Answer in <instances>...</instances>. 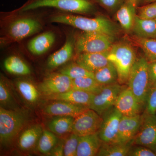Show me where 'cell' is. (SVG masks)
Here are the masks:
<instances>
[{"label": "cell", "instance_id": "26", "mask_svg": "<svg viewBox=\"0 0 156 156\" xmlns=\"http://www.w3.org/2000/svg\"><path fill=\"white\" fill-rule=\"evenodd\" d=\"M94 77L102 86L119 83V76L116 69L111 62L105 66L94 72Z\"/></svg>", "mask_w": 156, "mask_h": 156}, {"label": "cell", "instance_id": "21", "mask_svg": "<svg viewBox=\"0 0 156 156\" xmlns=\"http://www.w3.org/2000/svg\"><path fill=\"white\" fill-rule=\"evenodd\" d=\"M74 48L73 39L69 38L62 48L49 56L47 61L48 68L54 69L65 64L73 57Z\"/></svg>", "mask_w": 156, "mask_h": 156}, {"label": "cell", "instance_id": "29", "mask_svg": "<svg viewBox=\"0 0 156 156\" xmlns=\"http://www.w3.org/2000/svg\"><path fill=\"white\" fill-rule=\"evenodd\" d=\"M59 140L56 134L49 130L44 129L43 130L37 144V150L43 154L49 155Z\"/></svg>", "mask_w": 156, "mask_h": 156}, {"label": "cell", "instance_id": "44", "mask_svg": "<svg viewBox=\"0 0 156 156\" xmlns=\"http://www.w3.org/2000/svg\"></svg>", "mask_w": 156, "mask_h": 156}, {"label": "cell", "instance_id": "40", "mask_svg": "<svg viewBox=\"0 0 156 156\" xmlns=\"http://www.w3.org/2000/svg\"><path fill=\"white\" fill-rule=\"evenodd\" d=\"M149 76L151 83H156V61L148 62Z\"/></svg>", "mask_w": 156, "mask_h": 156}, {"label": "cell", "instance_id": "43", "mask_svg": "<svg viewBox=\"0 0 156 156\" xmlns=\"http://www.w3.org/2000/svg\"><path fill=\"white\" fill-rule=\"evenodd\" d=\"M155 20H156V18H155Z\"/></svg>", "mask_w": 156, "mask_h": 156}, {"label": "cell", "instance_id": "10", "mask_svg": "<svg viewBox=\"0 0 156 156\" xmlns=\"http://www.w3.org/2000/svg\"><path fill=\"white\" fill-rule=\"evenodd\" d=\"M41 95L45 97L64 93L72 89L73 80L61 73L48 74L38 87Z\"/></svg>", "mask_w": 156, "mask_h": 156}, {"label": "cell", "instance_id": "3", "mask_svg": "<svg viewBox=\"0 0 156 156\" xmlns=\"http://www.w3.org/2000/svg\"><path fill=\"white\" fill-rule=\"evenodd\" d=\"M108 58L116 69L119 83L127 84L131 69L137 58L132 45L125 42L114 43L108 50Z\"/></svg>", "mask_w": 156, "mask_h": 156}, {"label": "cell", "instance_id": "8", "mask_svg": "<svg viewBox=\"0 0 156 156\" xmlns=\"http://www.w3.org/2000/svg\"><path fill=\"white\" fill-rule=\"evenodd\" d=\"M103 121L102 116L89 108L74 118L72 133L79 136L98 133Z\"/></svg>", "mask_w": 156, "mask_h": 156}, {"label": "cell", "instance_id": "30", "mask_svg": "<svg viewBox=\"0 0 156 156\" xmlns=\"http://www.w3.org/2000/svg\"><path fill=\"white\" fill-rule=\"evenodd\" d=\"M12 90L3 78L0 81V103L3 108L11 110L21 109L14 98Z\"/></svg>", "mask_w": 156, "mask_h": 156}, {"label": "cell", "instance_id": "35", "mask_svg": "<svg viewBox=\"0 0 156 156\" xmlns=\"http://www.w3.org/2000/svg\"><path fill=\"white\" fill-rule=\"evenodd\" d=\"M79 140L80 136L73 133L65 140L64 156H76Z\"/></svg>", "mask_w": 156, "mask_h": 156}, {"label": "cell", "instance_id": "4", "mask_svg": "<svg viewBox=\"0 0 156 156\" xmlns=\"http://www.w3.org/2000/svg\"><path fill=\"white\" fill-rule=\"evenodd\" d=\"M95 0H29L20 8V12H27L43 8H53L65 12L87 14L95 11Z\"/></svg>", "mask_w": 156, "mask_h": 156}, {"label": "cell", "instance_id": "27", "mask_svg": "<svg viewBox=\"0 0 156 156\" xmlns=\"http://www.w3.org/2000/svg\"><path fill=\"white\" fill-rule=\"evenodd\" d=\"M133 140L126 144L102 143L97 156H126L132 146Z\"/></svg>", "mask_w": 156, "mask_h": 156}, {"label": "cell", "instance_id": "7", "mask_svg": "<svg viewBox=\"0 0 156 156\" xmlns=\"http://www.w3.org/2000/svg\"><path fill=\"white\" fill-rule=\"evenodd\" d=\"M122 85L119 83L103 86L96 94H94L89 108L92 109L100 115L114 107L118 96L124 89Z\"/></svg>", "mask_w": 156, "mask_h": 156}, {"label": "cell", "instance_id": "17", "mask_svg": "<svg viewBox=\"0 0 156 156\" xmlns=\"http://www.w3.org/2000/svg\"><path fill=\"white\" fill-rule=\"evenodd\" d=\"M43 130L40 124L31 125L23 129L17 139L18 148L27 151L36 147Z\"/></svg>", "mask_w": 156, "mask_h": 156}, {"label": "cell", "instance_id": "25", "mask_svg": "<svg viewBox=\"0 0 156 156\" xmlns=\"http://www.w3.org/2000/svg\"><path fill=\"white\" fill-rule=\"evenodd\" d=\"M74 118L69 116H54L48 123V129L57 135L72 133Z\"/></svg>", "mask_w": 156, "mask_h": 156}, {"label": "cell", "instance_id": "12", "mask_svg": "<svg viewBox=\"0 0 156 156\" xmlns=\"http://www.w3.org/2000/svg\"><path fill=\"white\" fill-rule=\"evenodd\" d=\"M122 115L114 107L102 116L103 121L98 134L102 142L105 143L114 142Z\"/></svg>", "mask_w": 156, "mask_h": 156}, {"label": "cell", "instance_id": "1", "mask_svg": "<svg viewBox=\"0 0 156 156\" xmlns=\"http://www.w3.org/2000/svg\"><path fill=\"white\" fill-rule=\"evenodd\" d=\"M52 22L73 27L87 32H96L116 37L120 30L114 22L106 17L99 16L95 18L58 13L51 18Z\"/></svg>", "mask_w": 156, "mask_h": 156}, {"label": "cell", "instance_id": "28", "mask_svg": "<svg viewBox=\"0 0 156 156\" xmlns=\"http://www.w3.org/2000/svg\"><path fill=\"white\" fill-rule=\"evenodd\" d=\"M4 66L7 72L15 75L27 76L31 73L28 65L16 56H11L6 58Z\"/></svg>", "mask_w": 156, "mask_h": 156}, {"label": "cell", "instance_id": "19", "mask_svg": "<svg viewBox=\"0 0 156 156\" xmlns=\"http://www.w3.org/2000/svg\"><path fill=\"white\" fill-rule=\"evenodd\" d=\"M94 94L79 89H72L69 91L57 95L45 97L51 101H63L71 103L89 106Z\"/></svg>", "mask_w": 156, "mask_h": 156}, {"label": "cell", "instance_id": "18", "mask_svg": "<svg viewBox=\"0 0 156 156\" xmlns=\"http://www.w3.org/2000/svg\"><path fill=\"white\" fill-rule=\"evenodd\" d=\"M136 16V7L128 0H126L115 13V18L127 34L132 33Z\"/></svg>", "mask_w": 156, "mask_h": 156}, {"label": "cell", "instance_id": "23", "mask_svg": "<svg viewBox=\"0 0 156 156\" xmlns=\"http://www.w3.org/2000/svg\"><path fill=\"white\" fill-rule=\"evenodd\" d=\"M132 33L137 37L156 39L155 19H144L136 15Z\"/></svg>", "mask_w": 156, "mask_h": 156}, {"label": "cell", "instance_id": "16", "mask_svg": "<svg viewBox=\"0 0 156 156\" xmlns=\"http://www.w3.org/2000/svg\"><path fill=\"white\" fill-rule=\"evenodd\" d=\"M108 51L101 53H81L77 54L75 62L87 70L94 73L108 64Z\"/></svg>", "mask_w": 156, "mask_h": 156}, {"label": "cell", "instance_id": "34", "mask_svg": "<svg viewBox=\"0 0 156 156\" xmlns=\"http://www.w3.org/2000/svg\"><path fill=\"white\" fill-rule=\"evenodd\" d=\"M145 112L150 115L156 113V83H151L145 102Z\"/></svg>", "mask_w": 156, "mask_h": 156}, {"label": "cell", "instance_id": "39", "mask_svg": "<svg viewBox=\"0 0 156 156\" xmlns=\"http://www.w3.org/2000/svg\"><path fill=\"white\" fill-rule=\"evenodd\" d=\"M64 140H59L57 145L51 151L49 156H64Z\"/></svg>", "mask_w": 156, "mask_h": 156}, {"label": "cell", "instance_id": "9", "mask_svg": "<svg viewBox=\"0 0 156 156\" xmlns=\"http://www.w3.org/2000/svg\"><path fill=\"white\" fill-rule=\"evenodd\" d=\"M42 29L41 23L30 17L18 19L11 23L5 41L7 43L17 41L36 33Z\"/></svg>", "mask_w": 156, "mask_h": 156}, {"label": "cell", "instance_id": "37", "mask_svg": "<svg viewBox=\"0 0 156 156\" xmlns=\"http://www.w3.org/2000/svg\"><path fill=\"white\" fill-rule=\"evenodd\" d=\"M126 0H95L98 5L109 12H115L125 2Z\"/></svg>", "mask_w": 156, "mask_h": 156}, {"label": "cell", "instance_id": "36", "mask_svg": "<svg viewBox=\"0 0 156 156\" xmlns=\"http://www.w3.org/2000/svg\"><path fill=\"white\" fill-rule=\"evenodd\" d=\"M136 15L144 19H155L156 2L136 8Z\"/></svg>", "mask_w": 156, "mask_h": 156}, {"label": "cell", "instance_id": "42", "mask_svg": "<svg viewBox=\"0 0 156 156\" xmlns=\"http://www.w3.org/2000/svg\"><path fill=\"white\" fill-rule=\"evenodd\" d=\"M143 1L144 2L147 3V4L156 2V0H143Z\"/></svg>", "mask_w": 156, "mask_h": 156}, {"label": "cell", "instance_id": "5", "mask_svg": "<svg viewBox=\"0 0 156 156\" xmlns=\"http://www.w3.org/2000/svg\"><path fill=\"white\" fill-rule=\"evenodd\" d=\"M148 61L145 57L136 58L128 78V87L138 101L145 105L150 81L149 76Z\"/></svg>", "mask_w": 156, "mask_h": 156}, {"label": "cell", "instance_id": "38", "mask_svg": "<svg viewBox=\"0 0 156 156\" xmlns=\"http://www.w3.org/2000/svg\"><path fill=\"white\" fill-rule=\"evenodd\" d=\"M128 156H156V153L143 146L133 145L129 151Z\"/></svg>", "mask_w": 156, "mask_h": 156}, {"label": "cell", "instance_id": "32", "mask_svg": "<svg viewBox=\"0 0 156 156\" xmlns=\"http://www.w3.org/2000/svg\"><path fill=\"white\" fill-rule=\"evenodd\" d=\"M130 39L142 50L148 61H156V39L140 38L135 36Z\"/></svg>", "mask_w": 156, "mask_h": 156}, {"label": "cell", "instance_id": "22", "mask_svg": "<svg viewBox=\"0 0 156 156\" xmlns=\"http://www.w3.org/2000/svg\"><path fill=\"white\" fill-rule=\"evenodd\" d=\"M55 34L52 31H47L35 37L29 42L27 48L34 55H42L46 53L55 42Z\"/></svg>", "mask_w": 156, "mask_h": 156}, {"label": "cell", "instance_id": "11", "mask_svg": "<svg viewBox=\"0 0 156 156\" xmlns=\"http://www.w3.org/2000/svg\"><path fill=\"white\" fill-rule=\"evenodd\" d=\"M143 146L156 153V116L145 113L133 145Z\"/></svg>", "mask_w": 156, "mask_h": 156}, {"label": "cell", "instance_id": "41", "mask_svg": "<svg viewBox=\"0 0 156 156\" xmlns=\"http://www.w3.org/2000/svg\"><path fill=\"white\" fill-rule=\"evenodd\" d=\"M131 2L135 7L137 8L140 2V0H128Z\"/></svg>", "mask_w": 156, "mask_h": 156}, {"label": "cell", "instance_id": "20", "mask_svg": "<svg viewBox=\"0 0 156 156\" xmlns=\"http://www.w3.org/2000/svg\"><path fill=\"white\" fill-rule=\"evenodd\" d=\"M102 143L98 133L80 136L76 156H97Z\"/></svg>", "mask_w": 156, "mask_h": 156}, {"label": "cell", "instance_id": "33", "mask_svg": "<svg viewBox=\"0 0 156 156\" xmlns=\"http://www.w3.org/2000/svg\"><path fill=\"white\" fill-rule=\"evenodd\" d=\"M58 72L68 76L72 80L83 77H94V73L87 70L76 62L64 65Z\"/></svg>", "mask_w": 156, "mask_h": 156}, {"label": "cell", "instance_id": "6", "mask_svg": "<svg viewBox=\"0 0 156 156\" xmlns=\"http://www.w3.org/2000/svg\"><path fill=\"white\" fill-rule=\"evenodd\" d=\"M115 38L105 34L83 31L76 38L74 49L77 54L106 52L114 44Z\"/></svg>", "mask_w": 156, "mask_h": 156}, {"label": "cell", "instance_id": "2", "mask_svg": "<svg viewBox=\"0 0 156 156\" xmlns=\"http://www.w3.org/2000/svg\"><path fill=\"white\" fill-rule=\"evenodd\" d=\"M28 121V113L22 109H7L0 107L1 147L5 148L12 146Z\"/></svg>", "mask_w": 156, "mask_h": 156}, {"label": "cell", "instance_id": "13", "mask_svg": "<svg viewBox=\"0 0 156 156\" xmlns=\"http://www.w3.org/2000/svg\"><path fill=\"white\" fill-rule=\"evenodd\" d=\"M143 115L134 116L122 115L116 138L113 143L126 144L134 140L141 126Z\"/></svg>", "mask_w": 156, "mask_h": 156}, {"label": "cell", "instance_id": "15", "mask_svg": "<svg viewBox=\"0 0 156 156\" xmlns=\"http://www.w3.org/2000/svg\"><path fill=\"white\" fill-rule=\"evenodd\" d=\"M53 101L43 108L44 114L52 116H69L75 118L89 108V106L63 101Z\"/></svg>", "mask_w": 156, "mask_h": 156}, {"label": "cell", "instance_id": "31", "mask_svg": "<svg viewBox=\"0 0 156 156\" xmlns=\"http://www.w3.org/2000/svg\"><path fill=\"white\" fill-rule=\"evenodd\" d=\"M103 86L94 77H83L73 80L72 89L83 90L92 94L97 93Z\"/></svg>", "mask_w": 156, "mask_h": 156}, {"label": "cell", "instance_id": "24", "mask_svg": "<svg viewBox=\"0 0 156 156\" xmlns=\"http://www.w3.org/2000/svg\"><path fill=\"white\" fill-rule=\"evenodd\" d=\"M16 85L18 92L27 102L34 105L38 101L41 93L33 83L27 80H20L17 81Z\"/></svg>", "mask_w": 156, "mask_h": 156}, {"label": "cell", "instance_id": "14", "mask_svg": "<svg viewBox=\"0 0 156 156\" xmlns=\"http://www.w3.org/2000/svg\"><path fill=\"white\" fill-rule=\"evenodd\" d=\"M143 105L138 101L129 87L124 89L118 96L114 107L126 116H134L140 115Z\"/></svg>", "mask_w": 156, "mask_h": 156}]
</instances>
